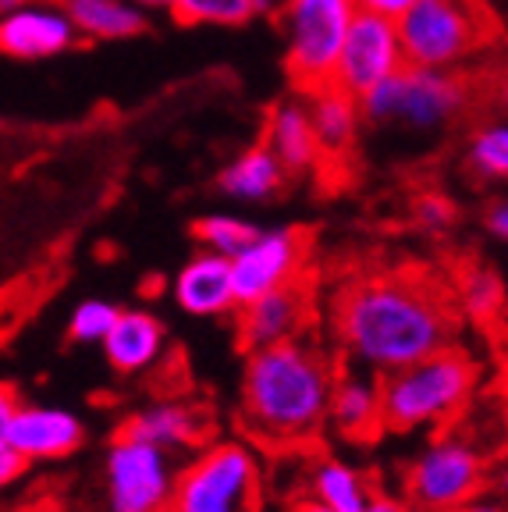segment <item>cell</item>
I'll use <instances>...</instances> for the list:
<instances>
[{
    "mask_svg": "<svg viewBox=\"0 0 508 512\" xmlns=\"http://www.w3.org/2000/svg\"><path fill=\"white\" fill-rule=\"evenodd\" d=\"M334 360L306 335L246 349L239 381V420L267 448L310 445L327 424Z\"/></svg>",
    "mask_w": 508,
    "mask_h": 512,
    "instance_id": "cell-2",
    "label": "cell"
},
{
    "mask_svg": "<svg viewBox=\"0 0 508 512\" xmlns=\"http://www.w3.org/2000/svg\"><path fill=\"white\" fill-rule=\"evenodd\" d=\"M327 424H331V431L342 441H356V445L377 438V431H384L381 377L366 374V370H356V367L334 377Z\"/></svg>",
    "mask_w": 508,
    "mask_h": 512,
    "instance_id": "cell-17",
    "label": "cell"
},
{
    "mask_svg": "<svg viewBox=\"0 0 508 512\" xmlns=\"http://www.w3.org/2000/svg\"><path fill=\"white\" fill-rule=\"evenodd\" d=\"M82 43L61 0H25L22 8L0 15V54L11 61H50Z\"/></svg>",
    "mask_w": 508,
    "mask_h": 512,
    "instance_id": "cell-12",
    "label": "cell"
},
{
    "mask_svg": "<svg viewBox=\"0 0 508 512\" xmlns=\"http://www.w3.org/2000/svg\"><path fill=\"white\" fill-rule=\"evenodd\" d=\"M363 11H377V15H388V18H402L405 11L413 8L416 0H356Z\"/></svg>",
    "mask_w": 508,
    "mask_h": 512,
    "instance_id": "cell-32",
    "label": "cell"
},
{
    "mask_svg": "<svg viewBox=\"0 0 508 512\" xmlns=\"http://www.w3.org/2000/svg\"><path fill=\"white\" fill-rule=\"evenodd\" d=\"M285 182H288L285 164L270 153V146L263 139L246 146L242 153H235L217 171V192L235 203H267L285 189Z\"/></svg>",
    "mask_w": 508,
    "mask_h": 512,
    "instance_id": "cell-21",
    "label": "cell"
},
{
    "mask_svg": "<svg viewBox=\"0 0 508 512\" xmlns=\"http://www.w3.org/2000/svg\"><path fill=\"white\" fill-rule=\"evenodd\" d=\"M100 349L118 374H146L167 352L164 320L153 310H121Z\"/></svg>",
    "mask_w": 508,
    "mask_h": 512,
    "instance_id": "cell-19",
    "label": "cell"
},
{
    "mask_svg": "<svg viewBox=\"0 0 508 512\" xmlns=\"http://www.w3.org/2000/svg\"><path fill=\"white\" fill-rule=\"evenodd\" d=\"M302 264H306V235L299 228H260L246 249L231 256L235 303L242 306L270 288L302 278Z\"/></svg>",
    "mask_w": 508,
    "mask_h": 512,
    "instance_id": "cell-11",
    "label": "cell"
},
{
    "mask_svg": "<svg viewBox=\"0 0 508 512\" xmlns=\"http://www.w3.org/2000/svg\"><path fill=\"white\" fill-rule=\"evenodd\" d=\"M306 96V107H310V121H313V136H317L320 157L324 160H345L352 150H356L359 128L363 121V107H359V96L345 93L342 86H327L310 89Z\"/></svg>",
    "mask_w": 508,
    "mask_h": 512,
    "instance_id": "cell-20",
    "label": "cell"
},
{
    "mask_svg": "<svg viewBox=\"0 0 508 512\" xmlns=\"http://www.w3.org/2000/svg\"><path fill=\"white\" fill-rule=\"evenodd\" d=\"M405 64L402 40H398V22L377 11L359 8L345 32L342 54L334 64V86H342L345 93L363 96L377 86V82L391 79Z\"/></svg>",
    "mask_w": 508,
    "mask_h": 512,
    "instance_id": "cell-10",
    "label": "cell"
},
{
    "mask_svg": "<svg viewBox=\"0 0 508 512\" xmlns=\"http://www.w3.org/2000/svg\"><path fill=\"white\" fill-rule=\"evenodd\" d=\"M370 495H374L370 480L345 459L324 456L310 466V498L331 505L334 512H363Z\"/></svg>",
    "mask_w": 508,
    "mask_h": 512,
    "instance_id": "cell-23",
    "label": "cell"
},
{
    "mask_svg": "<svg viewBox=\"0 0 508 512\" xmlns=\"http://www.w3.org/2000/svg\"><path fill=\"white\" fill-rule=\"evenodd\" d=\"M132 4H139L146 15H171L178 0H132Z\"/></svg>",
    "mask_w": 508,
    "mask_h": 512,
    "instance_id": "cell-36",
    "label": "cell"
},
{
    "mask_svg": "<svg viewBox=\"0 0 508 512\" xmlns=\"http://www.w3.org/2000/svg\"><path fill=\"white\" fill-rule=\"evenodd\" d=\"M356 0H278V29L285 36V72L295 93H310L334 79Z\"/></svg>",
    "mask_w": 508,
    "mask_h": 512,
    "instance_id": "cell-7",
    "label": "cell"
},
{
    "mask_svg": "<svg viewBox=\"0 0 508 512\" xmlns=\"http://www.w3.org/2000/svg\"><path fill=\"white\" fill-rule=\"evenodd\" d=\"M25 0H0V15H8V11H15V8H22Z\"/></svg>",
    "mask_w": 508,
    "mask_h": 512,
    "instance_id": "cell-39",
    "label": "cell"
},
{
    "mask_svg": "<svg viewBox=\"0 0 508 512\" xmlns=\"http://www.w3.org/2000/svg\"><path fill=\"white\" fill-rule=\"evenodd\" d=\"M331 335L352 367L384 377L452 345L455 303L423 274H363L334 292Z\"/></svg>",
    "mask_w": 508,
    "mask_h": 512,
    "instance_id": "cell-1",
    "label": "cell"
},
{
    "mask_svg": "<svg viewBox=\"0 0 508 512\" xmlns=\"http://www.w3.org/2000/svg\"><path fill=\"white\" fill-rule=\"evenodd\" d=\"M278 0H178L171 15L182 25H217V29H235L260 15H270Z\"/></svg>",
    "mask_w": 508,
    "mask_h": 512,
    "instance_id": "cell-25",
    "label": "cell"
},
{
    "mask_svg": "<svg viewBox=\"0 0 508 512\" xmlns=\"http://www.w3.org/2000/svg\"><path fill=\"white\" fill-rule=\"evenodd\" d=\"M18 402L22 399H18L15 388H11V384H0V491L8 488V484H15V480L29 470V463L18 456L15 445H11V438H8L11 413H15Z\"/></svg>",
    "mask_w": 508,
    "mask_h": 512,
    "instance_id": "cell-29",
    "label": "cell"
},
{
    "mask_svg": "<svg viewBox=\"0 0 508 512\" xmlns=\"http://www.w3.org/2000/svg\"><path fill=\"white\" fill-rule=\"evenodd\" d=\"M455 296H459V306L469 313V317H494L501 310V299H505V288H501L498 274L484 271V267H469L466 274L459 278V288H455Z\"/></svg>",
    "mask_w": 508,
    "mask_h": 512,
    "instance_id": "cell-27",
    "label": "cell"
},
{
    "mask_svg": "<svg viewBox=\"0 0 508 512\" xmlns=\"http://www.w3.org/2000/svg\"><path fill=\"white\" fill-rule=\"evenodd\" d=\"M473 104V82L466 72L445 68H416L402 64L391 79L377 82L370 93L359 96L363 121L377 128H398L409 136H434Z\"/></svg>",
    "mask_w": 508,
    "mask_h": 512,
    "instance_id": "cell-4",
    "label": "cell"
},
{
    "mask_svg": "<svg viewBox=\"0 0 508 512\" xmlns=\"http://www.w3.org/2000/svg\"><path fill=\"white\" fill-rule=\"evenodd\" d=\"M263 143L285 164L288 175H306V171H317L324 164L317 136H313L310 107H306L302 93L285 96L270 107L267 125H263Z\"/></svg>",
    "mask_w": 508,
    "mask_h": 512,
    "instance_id": "cell-18",
    "label": "cell"
},
{
    "mask_svg": "<svg viewBox=\"0 0 508 512\" xmlns=\"http://www.w3.org/2000/svg\"><path fill=\"white\" fill-rule=\"evenodd\" d=\"M239 342L242 349H260V345H274L295 338L306 331L313 317V288L306 278H295L288 285H278L263 292V296L242 303L239 310Z\"/></svg>",
    "mask_w": 508,
    "mask_h": 512,
    "instance_id": "cell-13",
    "label": "cell"
},
{
    "mask_svg": "<svg viewBox=\"0 0 508 512\" xmlns=\"http://www.w3.org/2000/svg\"><path fill=\"white\" fill-rule=\"evenodd\" d=\"M75 32L93 43H128L150 32V15L132 0H61Z\"/></svg>",
    "mask_w": 508,
    "mask_h": 512,
    "instance_id": "cell-22",
    "label": "cell"
},
{
    "mask_svg": "<svg viewBox=\"0 0 508 512\" xmlns=\"http://www.w3.org/2000/svg\"><path fill=\"white\" fill-rule=\"evenodd\" d=\"M192 232H196L199 249H214V253L231 260L239 249H246L249 242L256 239L260 224L246 221V217H239V214H203L192 224Z\"/></svg>",
    "mask_w": 508,
    "mask_h": 512,
    "instance_id": "cell-26",
    "label": "cell"
},
{
    "mask_svg": "<svg viewBox=\"0 0 508 512\" xmlns=\"http://www.w3.org/2000/svg\"><path fill=\"white\" fill-rule=\"evenodd\" d=\"M207 431H210L207 413L175 399L153 402V406L139 409V413H132L121 424V434L164 448L171 456H192L196 448L207 445Z\"/></svg>",
    "mask_w": 508,
    "mask_h": 512,
    "instance_id": "cell-16",
    "label": "cell"
},
{
    "mask_svg": "<svg viewBox=\"0 0 508 512\" xmlns=\"http://www.w3.org/2000/svg\"><path fill=\"white\" fill-rule=\"evenodd\" d=\"M462 164L477 182L508 185V114L473 125L462 146Z\"/></svg>",
    "mask_w": 508,
    "mask_h": 512,
    "instance_id": "cell-24",
    "label": "cell"
},
{
    "mask_svg": "<svg viewBox=\"0 0 508 512\" xmlns=\"http://www.w3.org/2000/svg\"><path fill=\"white\" fill-rule=\"evenodd\" d=\"M104 512H167L178 480V456L128 434H114L104 463Z\"/></svg>",
    "mask_w": 508,
    "mask_h": 512,
    "instance_id": "cell-9",
    "label": "cell"
},
{
    "mask_svg": "<svg viewBox=\"0 0 508 512\" xmlns=\"http://www.w3.org/2000/svg\"><path fill=\"white\" fill-rule=\"evenodd\" d=\"M121 306L107 303V299H82L68 317V338L75 345H100L107 338V331L114 328Z\"/></svg>",
    "mask_w": 508,
    "mask_h": 512,
    "instance_id": "cell-28",
    "label": "cell"
},
{
    "mask_svg": "<svg viewBox=\"0 0 508 512\" xmlns=\"http://www.w3.org/2000/svg\"><path fill=\"white\" fill-rule=\"evenodd\" d=\"M448 512H508V502H501V498H469V502L455 505V509Z\"/></svg>",
    "mask_w": 508,
    "mask_h": 512,
    "instance_id": "cell-34",
    "label": "cell"
},
{
    "mask_svg": "<svg viewBox=\"0 0 508 512\" xmlns=\"http://www.w3.org/2000/svg\"><path fill=\"white\" fill-rule=\"evenodd\" d=\"M8 438L25 463H57L75 456L86 441V424L72 409L50 402H18L11 413Z\"/></svg>",
    "mask_w": 508,
    "mask_h": 512,
    "instance_id": "cell-14",
    "label": "cell"
},
{
    "mask_svg": "<svg viewBox=\"0 0 508 512\" xmlns=\"http://www.w3.org/2000/svg\"><path fill=\"white\" fill-rule=\"evenodd\" d=\"M295 512H334V509L324 502H317V498H302V502L295 505Z\"/></svg>",
    "mask_w": 508,
    "mask_h": 512,
    "instance_id": "cell-38",
    "label": "cell"
},
{
    "mask_svg": "<svg viewBox=\"0 0 508 512\" xmlns=\"http://www.w3.org/2000/svg\"><path fill=\"white\" fill-rule=\"evenodd\" d=\"M263 466L246 441H210L178 466L167 512H260Z\"/></svg>",
    "mask_w": 508,
    "mask_h": 512,
    "instance_id": "cell-6",
    "label": "cell"
},
{
    "mask_svg": "<svg viewBox=\"0 0 508 512\" xmlns=\"http://www.w3.org/2000/svg\"><path fill=\"white\" fill-rule=\"evenodd\" d=\"M484 228L498 242H508V196H498V200L484 210Z\"/></svg>",
    "mask_w": 508,
    "mask_h": 512,
    "instance_id": "cell-31",
    "label": "cell"
},
{
    "mask_svg": "<svg viewBox=\"0 0 508 512\" xmlns=\"http://www.w3.org/2000/svg\"><path fill=\"white\" fill-rule=\"evenodd\" d=\"M491 100H494V107H498L501 114H508V64L501 68V75L494 79V86H491Z\"/></svg>",
    "mask_w": 508,
    "mask_h": 512,
    "instance_id": "cell-35",
    "label": "cell"
},
{
    "mask_svg": "<svg viewBox=\"0 0 508 512\" xmlns=\"http://www.w3.org/2000/svg\"><path fill=\"white\" fill-rule=\"evenodd\" d=\"M171 299L182 313L203 320L228 317L239 310L235 285H231V260L214 249H199L171 278Z\"/></svg>",
    "mask_w": 508,
    "mask_h": 512,
    "instance_id": "cell-15",
    "label": "cell"
},
{
    "mask_svg": "<svg viewBox=\"0 0 508 512\" xmlns=\"http://www.w3.org/2000/svg\"><path fill=\"white\" fill-rule=\"evenodd\" d=\"M477 363L466 352L445 345L423 360L381 377V420L384 431L413 434L441 427L462 413L477 388Z\"/></svg>",
    "mask_w": 508,
    "mask_h": 512,
    "instance_id": "cell-3",
    "label": "cell"
},
{
    "mask_svg": "<svg viewBox=\"0 0 508 512\" xmlns=\"http://www.w3.org/2000/svg\"><path fill=\"white\" fill-rule=\"evenodd\" d=\"M452 214H455L452 203L441 200V196H420V200H416V221L434 228V232L448 228V224H452Z\"/></svg>",
    "mask_w": 508,
    "mask_h": 512,
    "instance_id": "cell-30",
    "label": "cell"
},
{
    "mask_svg": "<svg viewBox=\"0 0 508 512\" xmlns=\"http://www.w3.org/2000/svg\"><path fill=\"white\" fill-rule=\"evenodd\" d=\"M398 22L405 64L466 72L498 36L487 0H416Z\"/></svg>",
    "mask_w": 508,
    "mask_h": 512,
    "instance_id": "cell-5",
    "label": "cell"
},
{
    "mask_svg": "<svg viewBox=\"0 0 508 512\" xmlns=\"http://www.w3.org/2000/svg\"><path fill=\"white\" fill-rule=\"evenodd\" d=\"M405 502L420 512H448L477 498L487 484V456L469 438L441 434L405 466Z\"/></svg>",
    "mask_w": 508,
    "mask_h": 512,
    "instance_id": "cell-8",
    "label": "cell"
},
{
    "mask_svg": "<svg viewBox=\"0 0 508 512\" xmlns=\"http://www.w3.org/2000/svg\"><path fill=\"white\" fill-rule=\"evenodd\" d=\"M363 512H413V505L395 495H370V502L363 505Z\"/></svg>",
    "mask_w": 508,
    "mask_h": 512,
    "instance_id": "cell-33",
    "label": "cell"
},
{
    "mask_svg": "<svg viewBox=\"0 0 508 512\" xmlns=\"http://www.w3.org/2000/svg\"><path fill=\"white\" fill-rule=\"evenodd\" d=\"M494 488H498V498H501V502H508V459L501 463L498 477H494Z\"/></svg>",
    "mask_w": 508,
    "mask_h": 512,
    "instance_id": "cell-37",
    "label": "cell"
}]
</instances>
